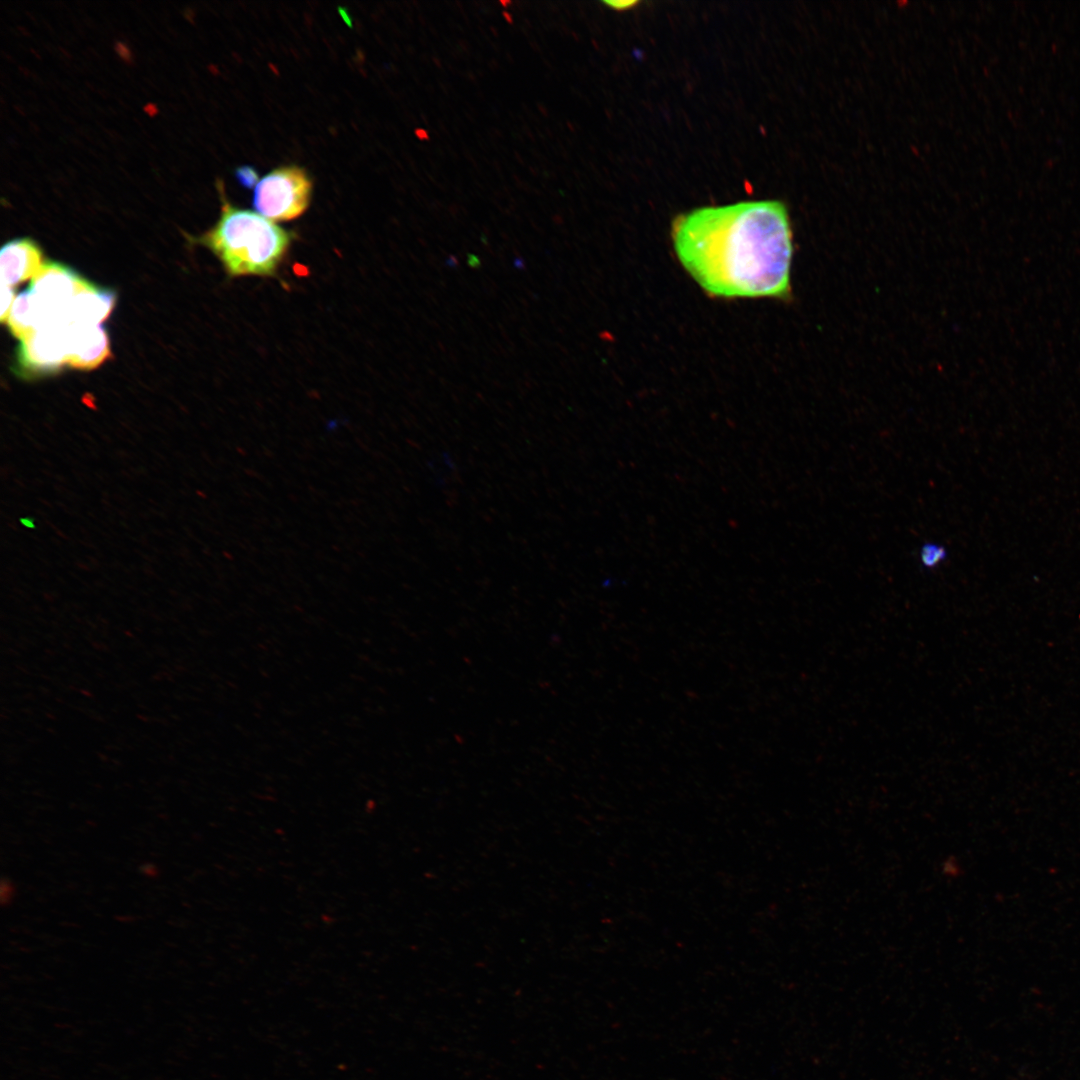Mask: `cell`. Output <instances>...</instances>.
<instances>
[{"mask_svg":"<svg viewBox=\"0 0 1080 1080\" xmlns=\"http://www.w3.org/2000/svg\"><path fill=\"white\" fill-rule=\"evenodd\" d=\"M672 241L681 265L711 296L791 295L793 234L779 201L695 209L673 222Z\"/></svg>","mask_w":1080,"mask_h":1080,"instance_id":"6da1fadb","label":"cell"},{"mask_svg":"<svg viewBox=\"0 0 1080 1080\" xmlns=\"http://www.w3.org/2000/svg\"><path fill=\"white\" fill-rule=\"evenodd\" d=\"M221 211L215 225L193 242L208 248L230 277H272L285 260L294 234L257 212L231 204L216 181Z\"/></svg>","mask_w":1080,"mask_h":1080,"instance_id":"7a4b0ae2","label":"cell"},{"mask_svg":"<svg viewBox=\"0 0 1080 1080\" xmlns=\"http://www.w3.org/2000/svg\"><path fill=\"white\" fill-rule=\"evenodd\" d=\"M312 182L298 166L278 167L256 182L253 207L272 221H288L301 216L308 208Z\"/></svg>","mask_w":1080,"mask_h":1080,"instance_id":"3957f363","label":"cell"},{"mask_svg":"<svg viewBox=\"0 0 1080 1080\" xmlns=\"http://www.w3.org/2000/svg\"><path fill=\"white\" fill-rule=\"evenodd\" d=\"M67 325L48 324L21 339L16 352V371L32 378L55 373L67 365Z\"/></svg>","mask_w":1080,"mask_h":1080,"instance_id":"277c9868","label":"cell"},{"mask_svg":"<svg viewBox=\"0 0 1080 1080\" xmlns=\"http://www.w3.org/2000/svg\"><path fill=\"white\" fill-rule=\"evenodd\" d=\"M85 281L65 265L45 262L32 279L29 290L45 309L52 323L68 324L67 308Z\"/></svg>","mask_w":1080,"mask_h":1080,"instance_id":"5b68a950","label":"cell"},{"mask_svg":"<svg viewBox=\"0 0 1080 1080\" xmlns=\"http://www.w3.org/2000/svg\"><path fill=\"white\" fill-rule=\"evenodd\" d=\"M67 348V365L79 370L95 369L112 356L108 333L101 324H68Z\"/></svg>","mask_w":1080,"mask_h":1080,"instance_id":"8992f818","label":"cell"},{"mask_svg":"<svg viewBox=\"0 0 1080 1080\" xmlns=\"http://www.w3.org/2000/svg\"><path fill=\"white\" fill-rule=\"evenodd\" d=\"M39 245L30 238L13 239L0 252L1 285L14 287L33 279L44 265Z\"/></svg>","mask_w":1080,"mask_h":1080,"instance_id":"52a82bcc","label":"cell"},{"mask_svg":"<svg viewBox=\"0 0 1080 1080\" xmlns=\"http://www.w3.org/2000/svg\"><path fill=\"white\" fill-rule=\"evenodd\" d=\"M115 303L114 291L85 281L67 308L66 321L68 324H100L111 315Z\"/></svg>","mask_w":1080,"mask_h":1080,"instance_id":"ba28073f","label":"cell"},{"mask_svg":"<svg viewBox=\"0 0 1080 1080\" xmlns=\"http://www.w3.org/2000/svg\"><path fill=\"white\" fill-rule=\"evenodd\" d=\"M6 323L12 335L19 340L42 326L53 324L29 289L17 295Z\"/></svg>","mask_w":1080,"mask_h":1080,"instance_id":"9c48e42d","label":"cell"},{"mask_svg":"<svg viewBox=\"0 0 1080 1080\" xmlns=\"http://www.w3.org/2000/svg\"><path fill=\"white\" fill-rule=\"evenodd\" d=\"M946 557L945 549L934 543H926L920 551V560L925 567L933 568Z\"/></svg>","mask_w":1080,"mask_h":1080,"instance_id":"30bf717a","label":"cell"},{"mask_svg":"<svg viewBox=\"0 0 1080 1080\" xmlns=\"http://www.w3.org/2000/svg\"><path fill=\"white\" fill-rule=\"evenodd\" d=\"M14 290L12 287L1 285V309L0 320L7 322L11 307L14 302Z\"/></svg>","mask_w":1080,"mask_h":1080,"instance_id":"8fae6325","label":"cell"}]
</instances>
